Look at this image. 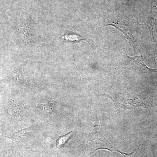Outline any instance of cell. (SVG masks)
Here are the masks:
<instances>
[{
    "label": "cell",
    "mask_w": 157,
    "mask_h": 157,
    "mask_svg": "<svg viewBox=\"0 0 157 157\" xmlns=\"http://www.w3.org/2000/svg\"><path fill=\"white\" fill-rule=\"evenodd\" d=\"M113 101L119 107L128 109L139 107H148L147 101L142 98H114Z\"/></svg>",
    "instance_id": "obj_1"
},
{
    "label": "cell",
    "mask_w": 157,
    "mask_h": 157,
    "mask_svg": "<svg viewBox=\"0 0 157 157\" xmlns=\"http://www.w3.org/2000/svg\"><path fill=\"white\" fill-rule=\"evenodd\" d=\"M98 140L97 148L96 149L95 151H96L98 150L104 149L108 150H109V151L111 152L113 151L118 152L120 153L124 157H125L126 156H128L131 155L132 154L134 153L135 150H135V151L132 152L131 153H126L123 152H122L121 151L119 150L118 149L117 147H115L113 146L112 144L109 143L108 140H107V139H106L104 137L103 138V137H101V138H100V139H98Z\"/></svg>",
    "instance_id": "obj_2"
},
{
    "label": "cell",
    "mask_w": 157,
    "mask_h": 157,
    "mask_svg": "<svg viewBox=\"0 0 157 157\" xmlns=\"http://www.w3.org/2000/svg\"><path fill=\"white\" fill-rule=\"evenodd\" d=\"M157 17V0L154 1L152 3V7L150 14L149 16L146 25L151 32L152 35H153V29L155 22Z\"/></svg>",
    "instance_id": "obj_3"
},
{
    "label": "cell",
    "mask_w": 157,
    "mask_h": 157,
    "mask_svg": "<svg viewBox=\"0 0 157 157\" xmlns=\"http://www.w3.org/2000/svg\"><path fill=\"white\" fill-rule=\"evenodd\" d=\"M72 132H70L67 135H63V136L59 137L56 141L57 147L59 148V147H61L67 142L68 140L70 139V136H71Z\"/></svg>",
    "instance_id": "obj_4"
}]
</instances>
